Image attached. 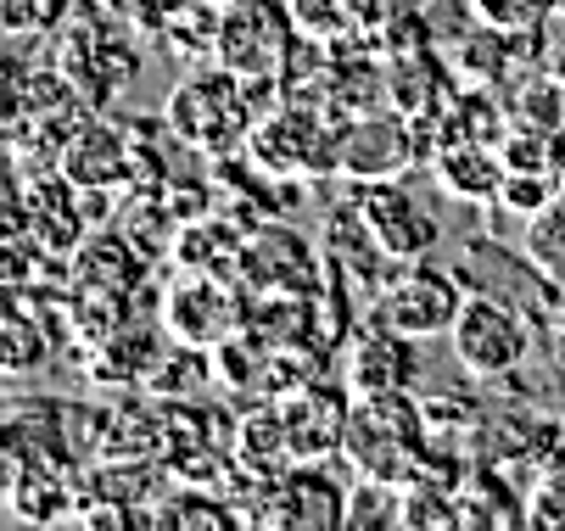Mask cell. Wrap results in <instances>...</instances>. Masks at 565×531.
Wrapping results in <instances>:
<instances>
[{"mask_svg": "<svg viewBox=\"0 0 565 531\" xmlns=\"http://www.w3.org/2000/svg\"><path fill=\"white\" fill-rule=\"evenodd\" d=\"M448 353L476 381H504V375H515L532 358V319L510 296L470 291L454 330H448Z\"/></svg>", "mask_w": 565, "mask_h": 531, "instance_id": "cell-1", "label": "cell"}, {"mask_svg": "<svg viewBox=\"0 0 565 531\" xmlns=\"http://www.w3.org/2000/svg\"><path fill=\"white\" fill-rule=\"evenodd\" d=\"M465 274L459 269H437L426 258H409V263H397V274L381 285V296L370 302V314L403 336H415V342H437L454 330L459 308H465Z\"/></svg>", "mask_w": 565, "mask_h": 531, "instance_id": "cell-2", "label": "cell"}, {"mask_svg": "<svg viewBox=\"0 0 565 531\" xmlns=\"http://www.w3.org/2000/svg\"><path fill=\"white\" fill-rule=\"evenodd\" d=\"M253 129V101L241 90V73H196L169 96V134L196 151H235Z\"/></svg>", "mask_w": 565, "mask_h": 531, "instance_id": "cell-3", "label": "cell"}, {"mask_svg": "<svg viewBox=\"0 0 565 531\" xmlns=\"http://www.w3.org/2000/svg\"><path fill=\"white\" fill-rule=\"evenodd\" d=\"M269 525H297V531H331L348 525V492L326 470V459H297L264 487V509H253Z\"/></svg>", "mask_w": 565, "mask_h": 531, "instance_id": "cell-4", "label": "cell"}, {"mask_svg": "<svg viewBox=\"0 0 565 531\" xmlns=\"http://www.w3.org/2000/svg\"><path fill=\"white\" fill-rule=\"evenodd\" d=\"M415 381H420V342L381 325L370 314V325H359L348 336V387H353V398H392V392H409Z\"/></svg>", "mask_w": 565, "mask_h": 531, "instance_id": "cell-5", "label": "cell"}, {"mask_svg": "<svg viewBox=\"0 0 565 531\" xmlns=\"http://www.w3.org/2000/svg\"><path fill=\"white\" fill-rule=\"evenodd\" d=\"M241 280H247L253 291H269V296H313L319 280H326V252L313 258V247L286 230V224H269V230H258L247 247H241Z\"/></svg>", "mask_w": 565, "mask_h": 531, "instance_id": "cell-6", "label": "cell"}, {"mask_svg": "<svg viewBox=\"0 0 565 531\" xmlns=\"http://www.w3.org/2000/svg\"><path fill=\"white\" fill-rule=\"evenodd\" d=\"M319 252H326V269L342 274L353 291H364L370 302L381 296V285L397 274V258L386 252V241L370 230V218L359 213V202L331 207L326 218V236H319Z\"/></svg>", "mask_w": 565, "mask_h": 531, "instance_id": "cell-7", "label": "cell"}, {"mask_svg": "<svg viewBox=\"0 0 565 531\" xmlns=\"http://www.w3.org/2000/svg\"><path fill=\"white\" fill-rule=\"evenodd\" d=\"M353 202H359V213L370 218V230L386 241V252L397 258V263H409V258H431L437 252V218L403 191V180H359V191H353Z\"/></svg>", "mask_w": 565, "mask_h": 531, "instance_id": "cell-8", "label": "cell"}, {"mask_svg": "<svg viewBox=\"0 0 565 531\" xmlns=\"http://www.w3.org/2000/svg\"><path fill=\"white\" fill-rule=\"evenodd\" d=\"M56 169H62L78 191H107V185L135 180V169H140V145H135V134H124V129L90 118V123H78V129L62 140Z\"/></svg>", "mask_w": 565, "mask_h": 531, "instance_id": "cell-9", "label": "cell"}, {"mask_svg": "<svg viewBox=\"0 0 565 531\" xmlns=\"http://www.w3.org/2000/svg\"><path fill=\"white\" fill-rule=\"evenodd\" d=\"M275 409H280V420H286V436H291L297 459H331V453L348 442V425H353V403H348L331 381L297 387V392H286Z\"/></svg>", "mask_w": 565, "mask_h": 531, "instance_id": "cell-10", "label": "cell"}, {"mask_svg": "<svg viewBox=\"0 0 565 531\" xmlns=\"http://www.w3.org/2000/svg\"><path fill=\"white\" fill-rule=\"evenodd\" d=\"M247 319L235 314V302L224 291V280L213 274H185L174 291H169V330L185 342V347H224V336Z\"/></svg>", "mask_w": 565, "mask_h": 531, "instance_id": "cell-11", "label": "cell"}, {"mask_svg": "<svg viewBox=\"0 0 565 531\" xmlns=\"http://www.w3.org/2000/svg\"><path fill=\"white\" fill-rule=\"evenodd\" d=\"M431 169H437V185L459 202H493L504 191V174H510V163L481 140H454L448 151L431 158Z\"/></svg>", "mask_w": 565, "mask_h": 531, "instance_id": "cell-12", "label": "cell"}, {"mask_svg": "<svg viewBox=\"0 0 565 531\" xmlns=\"http://www.w3.org/2000/svg\"><path fill=\"white\" fill-rule=\"evenodd\" d=\"M526 258H532L543 274L565 280V191H559L537 218H526Z\"/></svg>", "mask_w": 565, "mask_h": 531, "instance_id": "cell-13", "label": "cell"}, {"mask_svg": "<svg viewBox=\"0 0 565 531\" xmlns=\"http://www.w3.org/2000/svg\"><path fill=\"white\" fill-rule=\"evenodd\" d=\"M34 364H45V319L34 325L12 302V308H7V369L12 375H29Z\"/></svg>", "mask_w": 565, "mask_h": 531, "instance_id": "cell-14", "label": "cell"}, {"mask_svg": "<svg viewBox=\"0 0 565 531\" xmlns=\"http://www.w3.org/2000/svg\"><path fill=\"white\" fill-rule=\"evenodd\" d=\"M67 18V0H12L7 7V29L29 34V29H56Z\"/></svg>", "mask_w": 565, "mask_h": 531, "instance_id": "cell-15", "label": "cell"}, {"mask_svg": "<svg viewBox=\"0 0 565 531\" xmlns=\"http://www.w3.org/2000/svg\"><path fill=\"white\" fill-rule=\"evenodd\" d=\"M559 174H565V163H559Z\"/></svg>", "mask_w": 565, "mask_h": 531, "instance_id": "cell-16", "label": "cell"}]
</instances>
